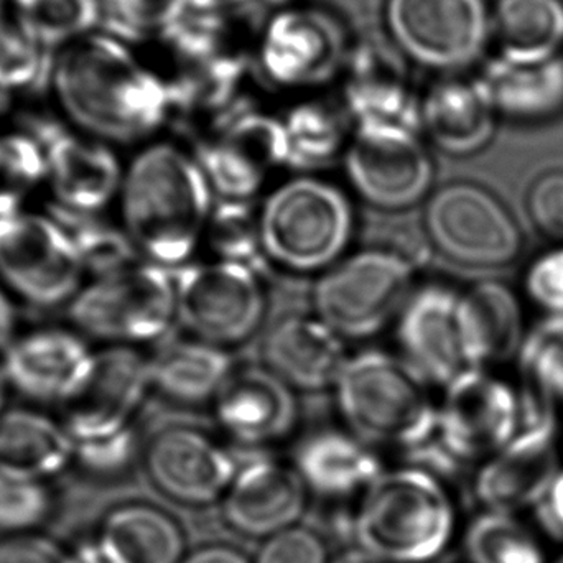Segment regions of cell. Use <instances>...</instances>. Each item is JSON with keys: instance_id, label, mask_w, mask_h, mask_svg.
Returning a JSON list of instances; mask_svg holds the SVG:
<instances>
[{"instance_id": "7a4b0ae2", "label": "cell", "mask_w": 563, "mask_h": 563, "mask_svg": "<svg viewBox=\"0 0 563 563\" xmlns=\"http://www.w3.org/2000/svg\"><path fill=\"white\" fill-rule=\"evenodd\" d=\"M217 198L194 151L152 141L125 165L121 227L142 260L175 273L203 250Z\"/></svg>"}, {"instance_id": "ab89813d", "label": "cell", "mask_w": 563, "mask_h": 563, "mask_svg": "<svg viewBox=\"0 0 563 563\" xmlns=\"http://www.w3.org/2000/svg\"><path fill=\"white\" fill-rule=\"evenodd\" d=\"M470 563H544L541 545L512 515L485 511L465 531Z\"/></svg>"}, {"instance_id": "277c9868", "label": "cell", "mask_w": 563, "mask_h": 563, "mask_svg": "<svg viewBox=\"0 0 563 563\" xmlns=\"http://www.w3.org/2000/svg\"><path fill=\"white\" fill-rule=\"evenodd\" d=\"M456 506L439 473L426 466L386 470L360 496L351 534L383 563H430L452 544Z\"/></svg>"}, {"instance_id": "7402d4cb", "label": "cell", "mask_w": 563, "mask_h": 563, "mask_svg": "<svg viewBox=\"0 0 563 563\" xmlns=\"http://www.w3.org/2000/svg\"><path fill=\"white\" fill-rule=\"evenodd\" d=\"M460 291L443 282L417 285L397 317L399 354L435 387L465 371L459 330Z\"/></svg>"}, {"instance_id": "52a82bcc", "label": "cell", "mask_w": 563, "mask_h": 563, "mask_svg": "<svg viewBox=\"0 0 563 563\" xmlns=\"http://www.w3.org/2000/svg\"><path fill=\"white\" fill-rule=\"evenodd\" d=\"M76 330L115 346L157 343L177 323L175 273L137 260L86 282L69 301Z\"/></svg>"}, {"instance_id": "e575fe53", "label": "cell", "mask_w": 563, "mask_h": 563, "mask_svg": "<svg viewBox=\"0 0 563 563\" xmlns=\"http://www.w3.org/2000/svg\"><path fill=\"white\" fill-rule=\"evenodd\" d=\"M522 427L559 423L563 410V318L549 317L526 334L518 356Z\"/></svg>"}, {"instance_id": "681fc988", "label": "cell", "mask_w": 563, "mask_h": 563, "mask_svg": "<svg viewBox=\"0 0 563 563\" xmlns=\"http://www.w3.org/2000/svg\"><path fill=\"white\" fill-rule=\"evenodd\" d=\"M180 563H253L230 544H207L187 552Z\"/></svg>"}, {"instance_id": "ac0fdd59", "label": "cell", "mask_w": 563, "mask_h": 563, "mask_svg": "<svg viewBox=\"0 0 563 563\" xmlns=\"http://www.w3.org/2000/svg\"><path fill=\"white\" fill-rule=\"evenodd\" d=\"M144 463L152 485L188 508L221 503L240 470L220 439L188 426L158 430L145 446Z\"/></svg>"}, {"instance_id": "c3c4849f", "label": "cell", "mask_w": 563, "mask_h": 563, "mask_svg": "<svg viewBox=\"0 0 563 563\" xmlns=\"http://www.w3.org/2000/svg\"><path fill=\"white\" fill-rule=\"evenodd\" d=\"M0 563H69V554L49 539L29 532L0 542Z\"/></svg>"}, {"instance_id": "11a10c76", "label": "cell", "mask_w": 563, "mask_h": 563, "mask_svg": "<svg viewBox=\"0 0 563 563\" xmlns=\"http://www.w3.org/2000/svg\"><path fill=\"white\" fill-rule=\"evenodd\" d=\"M207 2L213 3V5L223 7V9H243V7L251 5V3L257 2V0H207Z\"/></svg>"}, {"instance_id": "8fae6325", "label": "cell", "mask_w": 563, "mask_h": 563, "mask_svg": "<svg viewBox=\"0 0 563 563\" xmlns=\"http://www.w3.org/2000/svg\"><path fill=\"white\" fill-rule=\"evenodd\" d=\"M85 276L71 236L52 213L0 218V280L16 297L36 307L69 303Z\"/></svg>"}, {"instance_id": "816d5d0a", "label": "cell", "mask_w": 563, "mask_h": 563, "mask_svg": "<svg viewBox=\"0 0 563 563\" xmlns=\"http://www.w3.org/2000/svg\"><path fill=\"white\" fill-rule=\"evenodd\" d=\"M15 308L5 291L0 288V351H5L15 338Z\"/></svg>"}, {"instance_id": "f546056e", "label": "cell", "mask_w": 563, "mask_h": 563, "mask_svg": "<svg viewBox=\"0 0 563 563\" xmlns=\"http://www.w3.org/2000/svg\"><path fill=\"white\" fill-rule=\"evenodd\" d=\"M75 460V440L62 420L32 409L0 416V473L45 483Z\"/></svg>"}, {"instance_id": "8d00e7d4", "label": "cell", "mask_w": 563, "mask_h": 563, "mask_svg": "<svg viewBox=\"0 0 563 563\" xmlns=\"http://www.w3.org/2000/svg\"><path fill=\"white\" fill-rule=\"evenodd\" d=\"M52 214L68 231L86 276H91V279L114 273L134 261L142 260L125 234L124 228L121 224L115 227L102 218V213H68L53 207Z\"/></svg>"}, {"instance_id": "5bb4252c", "label": "cell", "mask_w": 563, "mask_h": 563, "mask_svg": "<svg viewBox=\"0 0 563 563\" xmlns=\"http://www.w3.org/2000/svg\"><path fill=\"white\" fill-rule=\"evenodd\" d=\"M442 389L435 442L452 462H485L522 429L518 390L493 371L466 367Z\"/></svg>"}, {"instance_id": "7c38bea8", "label": "cell", "mask_w": 563, "mask_h": 563, "mask_svg": "<svg viewBox=\"0 0 563 563\" xmlns=\"http://www.w3.org/2000/svg\"><path fill=\"white\" fill-rule=\"evenodd\" d=\"M341 164L351 191L384 211L426 200L435 175L422 134L402 125H354Z\"/></svg>"}, {"instance_id": "60d3db41", "label": "cell", "mask_w": 563, "mask_h": 563, "mask_svg": "<svg viewBox=\"0 0 563 563\" xmlns=\"http://www.w3.org/2000/svg\"><path fill=\"white\" fill-rule=\"evenodd\" d=\"M22 19L55 55L63 46L99 32L102 10L99 0H10Z\"/></svg>"}, {"instance_id": "cb8c5ba5", "label": "cell", "mask_w": 563, "mask_h": 563, "mask_svg": "<svg viewBox=\"0 0 563 563\" xmlns=\"http://www.w3.org/2000/svg\"><path fill=\"white\" fill-rule=\"evenodd\" d=\"M92 356L79 331L40 328L13 338L0 366L9 387L26 399L62 406L85 379Z\"/></svg>"}, {"instance_id": "2e32d148", "label": "cell", "mask_w": 563, "mask_h": 563, "mask_svg": "<svg viewBox=\"0 0 563 563\" xmlns=\"http://www.w3.org/2000/svg\"><path fill=\"white\" fill-rule=\"evenodd\" d=\"M152 387V356L141 347L106 344L95 351L78 389L59 406L73 440H95L134 427Z\"/></svg>"}, {"instance_id": "7dc6e473", "label": "cell", "mask_w": 563, "mask_h": 563, "mask_svg": "<svg viewBox=\"0 0 563 563\" xmlns=\"http://www.w3.org/2000/svg\"><path fill=\"white\" fill-rule=\"evenodd\" d=\"M531 213L545 234L563 240V174L548 175L536 184Z\"/></svg>"}, {"instance_id": "d6986e66", "label": "cell", "mask_w": 563, "mask_h": 563, "mask_svg": "<svg viewBox=\"0 0 563 563\" xmlns=\"http://www.w3.org/2000/svg\"><path fill=\"white\" fill-rule=\"evenodd\" d=\"M338 82L341 106L353 125H402L420 132L422 92L393 43L354 42Z\"/></svg>"}, {"instance_id": "9a60e30c", "label": "cell", "mask_w": 563, "mask_h": 563, "mask_svg": "<svg viewBox=\"0 0 563 563\" xmlns=\"http://www.w3.org/2000/svg\"><path fill=\"white\" fill-rule=\"evenodd\" d=\"M423 224L433 246L465 266H505L521 251L515 218L488 190L468 181L429 195Z\"/></svg>"}, {"instance_id": "6da1fadb", "label": "cell", "mask_w": 563, "mask_h": 563, "mask_svg": "<svg viewBox=\"0 0 563 563\" xmlns=\"http://www.w3.org/2000/svg\"><path fill=\"white\" fill-rule=\"evenodd\" d=\"M48 82L76 131L108 144L151 137L172 122L167 82L132 45L102 30L58 49Z\"/></svg>"}, {"instance_id": "f35d334b", "label": "cell", "mask_w": 563, "mask_h": 563, "mask_svg": "<svg viewBox=\"0 0 563 563\" xmlns=\"http://www.w3.org/2000/svg\"><path fill=\"white\" fill-rule=\"evenodd\" d=\"M53 55L12 2L0 9V85L10 92L48 81Z\"/></svg>"}, {"instance_id": "680465c9", "label": "cell", "mask_w": 563, "mask_h": 563, "mask_svg": "<svg viewBox=\"0 0 563 563\" xmlns=\"http://www.w3.org/2000/svg\"><path fill=\"white\" fill-rule=\"evenodd\" d=\"M9 2L10 0H0V9H3V7H5Z\"/></svg>"}, {"instance_id": "4fadbf2b", "label": "cell", "mask_w": 563, "mask_h": 563, "mask_svg": "<svg viewBox=\"0 0 563 563\" xmlns=\"http://www.w3.org/2000/svg\"><path fill=\"white\" fill-rule=\"evenodd\" d=\"M198 161L223 200L254 201L290 168L280 114L251 104L201 135Z\"/></svg>"}, {"instance_id": "8992f818", "label": "cell", "mask_w": 563, "mask_h": 563, "mask_svg": "<svg viewBox=\"0 0 563 563\" xmlns=\"http://www.w3.org/2000/svg\"><path fill=\"white\" fill-rule=\"evenodd\" d=\"M419 266L400 250L387 246L350 251L317 277L313 313L346 341H363L396 323L416 290Z\"/></svg>"}, {"instance_id": "83f0119b", "label": "cell", "mask_w": 563, "mask_h": 563, "mask_svg": "<svg viewBox=\"0 0 563 563\" xmlns=\"http://www.w3.org/2000/svg\"><path fill=\"white\" fill-rule=\"evenodd\" d=\"M498 112L475 79L445 76L420 99V134L450 155H472L492 141Z\"/></svg>"}, {"instance_id": "bcb514c9", "label": "cell", "mask_w": 563, "mask_h": 563, "mask_svg": "<svg viewBox=\"0 0 563 563\" xmlns=\"http://www.w3.org/2000/svg\"><path fill=\"white\" fill-rule=\"evenodd\" d=\"M529 298L551 317L563 318V246L548 251L526 274Z\"/></svg>"}, {"instance_id": "9f6ffc18", "label": "cell", "mask_w": 563, "mask_h": 563, "mask_svg": "<svg viewBox=\"0 0 563 563\" xmlns=\"http://www.w3.org/2000/svg\"><path fill=\"white\" fill-rule=\"evenodd\" d=\"M10 102H12V92L0 85V115H3L9 111Z\"/></svg>"}, {"instance_id": "91938a15", "label": "cell", "mask_w": 563, "mask_h": 563, "mask_svg": "<svg viewBox=\"0 0 563 563\" xmlns=\"http://www.w3.org/2000/svg\"><path fill=\"white\" fill-rule=\"evenodd\" d=\"M554 563H563V554L561 555V558L558 559V561H555Z\"/></svg>"}, {"instance_id": "e0dca14e", "label": "cell", "mask_w": 563, "mask_h": 563, "mask_svg": "<svg viewBox=\"0 0 563 563\" xmlns=\"http://www.w3.org/2000/svg\"><path fill=\"white\" fill-rule=\"evenodd\" d=\"M25 131L45 152V187L53 207L98 214L119 200L125 165L111 144L43 118L30 119Z\"/></svg>"}, {"instance_id": "ffe728a7", "label": "cell", "mask_w": 563, "mask_h": 563, "mask_svg": "<svg viewBox=\"0 0 563 563\" xmlns=\"http://www.w3.org/2000/svg\"><path fill=\"white\" fill-rule=\"evenodd\" d=\"M559 423L526 426L518 435L483 462L475 476V496L485 511L512 515L539 508L562 472Z\"/></svg>"}, {"instance_id": "5b68a950", "label": "cell", "mask_w": 563, "mask_h": 563, "mask_svg": "<svg viewBox=\"0 0 563 563\" xmlns=\"http://www.w3.org/2000/svg\"><path fill=\"white\" fill-rule=\"evenodd\" d=\"M257 213L266 263L295 276L330 269L350 253L356 234L350 195L320 175L298 174L274 185Z\"/></svg>"}, {"instance_id": "f5cc1de1", "label": "cell", "mask_w": 563, "mask_h": 563, "mask_svg": "<svg viewBox=\"0 0 563 563\" xmlns=\"http://www.w3.org/2000/svg\"><path fill=\"white\" fill-rule=\"evenodd\" d=\"M69 563H111L102 554L99 549L98 542L96 544H88L85 548L78 549L75 554H69Z\"/></svg>"}, {"instance_id": "74e56055", "label": "cell", "mask_w": 563, "mask_h": 563, "mask_svg": "<svg viewBox=\"0 0 563 563\" xmlns=\"http://www.w3.org/2000/svg\"><path fill=\"white\" fill-rule=\"evenodd\" d=\"M45 181L40 142L29 131H0V218L25 211Z\"/></svg>"}, {"instance_id": "3957f363", "label": "cell", "mask_w": 563, "mask_h": 563, "mask_svg": "<svg viewBox=\"0 0 563 563\" xmlns=\"http://www.w3.org/2000/svg\"><path fill=\"white\" fill-rule=\"evenodd\" d=\"M435 386L399 353H351L334 384L344 429L376 450H422L435 442Z\"/></svg>"}, {"instance_id": "9c48e42d", "label": "cell", "mask_w": 563, "mask_h": 563, "mask_svg": "<svg viewBox=\"0 0 563 563\" xmlns=\"http://www.w3.org/2000/svg\"><path fill=\"white\" fill-rule=\"evenodd\" d=\"M177 323L218 346L250 340L266 318L263 273L223 261H194L175 271Z\"/></svg>"}, {"instance_id": "f907efd6", "label": "cell", "mask_w": 563, "mask_h": 563, "mask_svg": "<svg viewBox=\"0 0 563 563\" xmlns=\"http://www.w3.org/2000/svg\"><path fill=\"white\" fill-rule=\"evenodd\" d=\"M538 509H541L542 521L549 531L563 536V470L555 478L548 498Z\"/></svg>"}, {"instance_id": "b9f144b4", "label": "cell", "mask_w": 563, "mask_h": 563, "mask_svg": "<svg viewBox=\"0 0 563 563\" xmlns=\"http://www.w3.org/2000/svg\"><path fill=\"white\" fill-rule=\"evenodd\" d=\"M102 32L135 45L151 42L174 12L178 0H99Z\"/></svg>"}, {"instance_id": "1f68e13d", "label": "cell", "mask_w": 563, "mask_h": 563, "mask_svg": "<svg viewBox=\"0 0 563 563\" xmlns=\"http://www.w3.org/2000/svg\"><path fill=\"white\" fill-rule=\"evenodd\" d=\"M476 81L498 114L534 121L563 109L562 55L531 65L496 56Z\"/></svg>"}, {"instance_id": "ba28073f", "label": "cell", "mask_w": 563, "mask_h": 563, "mask_svg": "<svg viewBox=\"0 0 563 563\" xmlns=\"http://www.w3.org/2000/svg\"><path fill=\"white\" fill-rule=\"evenodd\" d=\"M353 43L336 13L317 3L290 0L264 20L254 68L274 88L313 95L338 82Z\"/></svg>"}, {"instance_id": "7bdbcfd3", "label": "cell", "mask_w": 563, "mask_h": 563, "mask_svg": "<svg viewBox=\"0 0 563 563\" xmlns=\"http://www.w3.org/2000/svg\"><path fill=\"white\" fill-rule=\"evenodd\" d=\"M49 511L52 496L43 483L0 473V534H29Z\"/></svg>"}, {"instance_id": "44dd1931", "label": "cell", "mask_w": 563, "mask_h": 563, "mask_svg": "<svg viewBox=\"0 0 563 563\" xmlns=\"http://www.w3.org/2000/svg\"><path fill=\"white\" fill-rule=\"evenodd\" d=\"M310 496L291 463L251 460L240 466L221 499V515L236 534L267 541L297 528L307 512Z\"/></svg>"}, {"instance_id": "ee69618b", "label": "cell", "mask_w": 563, "mask_h": 563, "mask_svg": "<svg viewBox=\"0 0 563 563\" xmlns=\"http://www.w3.org/2000/svg\"><path fill=\"white\" fill-rule=\"evenodd\" d=\"M139 437L134 427L95 440H75V460L88 473L102 478L122 475L137 455Z\"/></svg>"}, {"instance_id": "484cf974", "label": "cell", "mask_w": 563, "mask_h": 563, "mask_svg": "<svg viewBox=\"0 0 563 563\" xmlns=\"http://www.w3.org/2000/svg\"><path fill=\"white\" fill-rule=\"evenodd\" d=\"M310 495L328 501L357 498L384 472L379 452L347 429H320L308 433L294 463Z\"/></svg>"}, {"instance_id": "6f0895ef", "label": "cell", "mask_w": 563, "mask_h": 563, "mask_svg": "<svg viewBox=\"0 0 563 563\" xmlns=\"http://www.w3.org/2000/svg\"><path fill=\"white\" fill-rule=\"evenodd\" d=\"M7 390H9V383H7L5 374H3L2 366H0V416L3 413V406H5Z\"/></svg>"}, {"instance_id": "836d02e7", "label": "cell", "mask_w": 563, "mask_h": 563, "mask_svg": "<svg viewBox=\"0 0 563 563\" xmlns=\"http://www.w3.org/2000/svg\"><path fill=\"white\" fill-rule=\"evenodd\" d=\"M498 56L512 63L548 62L561 56L563 0H498L492 12Z\"/></svg>"}, {"instance_id": "d590c367", "label": "cell", "mask_w": 563, "mask_h": 563, "mask_svg": "<svg viewBox=\"0 0 563 563\" xmlns=\"http://www.w3.org/2000/svg\"><path fill=\"white\" fill-rule=\"evenodd\" d=\"M203 250L208 260L241 264L261 273L267 263L261 241L257 205L218 198L208 221Z\"/></svg>"}, {"instance_id": "f1b7e54d", "label": "cell", "mask_w": 563, "mask_h": 563, "mask_svg": "<svg viewBox=\"0 0 563 563\" xmlns=\"http://www.w3.org/2000/svg\"><path fill=\"white\" fill-rule=\"evenodd\" d=\"M236 369L228 347L190 336L152 356V387L175 406H211Z\"/></svg>"}, {"instance_id": "603a6c76", "label": "cell", "mask_w": 563, "mask_h": 563, "mask_svg": "<svg viewBox=\"0 0 563 563\" xmlns=\"http://www.w3.org/2000/svg\"><path fill=\"white\" fill-rule=\"evenodd\" d=\"M211 410L224 439L246 449L284 442L298 422L295 390L266 366L234 371Z\"/></svg>"}, {"instance_id": "30bf717a", "label": "cell", "mask_w": 563, "mask_h": 563, "mask_svg": "<svg viewBox=\"0 0 563 563\" xmlns=\"http://www.w3.org/2000/svg\"><path fill=\"white\" fill-rule=\"evenodd\" d=\"M384 26L404 58L435 73L473 65L492 38L486 0H386Z\"/></svg>"}, {"instance_id": "f6af8a7d", "label": "cell", "mask_w": 563, "mask_h": 563, "mask_svg": "<svg viewBox=\"0 0 563 563\" xmlns=\"http://www.w3.org/2000/svg\"><path fill=\"white\" fill-rule=\"evenodd\" d=\"M253 563H330V555L317 532L297 526L264 541Z\"/></svg>"}, {"instance_id": "4316f807", "label": "cell", "mask_w": 563, "mask_h": 563, "mask_svg": "<svg viewBox=\"0 0 563 563\" xmlns=\"http://www.w3.org/2000/svg\"><path fill=\"white\" fill-rule=\"evenodd\" d=\"M459 330L466 366L489 371L518 357L528 334L515 291L493 280L460 291Z\"/></svg>"}, {"instance_id": "db71d44e", "label": "cell", "mask_w": 563, "mask_h": 563, "mask_svg": "<svg viewBox=\"0 0 563 563\" xmlns=\"http://www.w3.org/2000/svg\"><path fill=\"white\" fill-rule=\"evenodd\" d=\"M330 563H383L377 561L373 555L361 549H347V551L340 552L336 558L330 559Z\"/></svg>"}, {"instance_id": "4dcf8cb0", "label": "cell", "mask_w": 563, "mask_h": 563, "mask_svg": "<svg viewBox=\"0 0 563 563\" xmlns=\"http://www.w3.org/2000/svg\"><path fill=\"white\" fill-rule=\"evenodd\" d=\"M98 545L111 563H180L187 555L180 521L147 503L112 509L102 522Z\"/></svg>"}, {"instance_id": "d4e9b609", "label": "cell", "mask_w": 563, "mask_h": 563, "mask_svg": "<svg viewBox=\"0 0 563 563\" xmlns=\"http://www.w3.org/2000/svg\"><path fill=\"white\" fill-rule=\"evenodd\" d=\"M266 367L294 390L333 389L351 353L347 341L314 313L280 317L264 338Z\"/></svg>"}, {"instance_id": "d6a6232c", "label": "cell", "mask_w": 563, "mask_h": 563, "mask_svg": "<svg viewBox=\"0 0 563 563\" xmlns=\"http://www.w3.org/2000/svg\"><path fill=\"white\" fill-rule=\"evenodd\" d=\"M280 118L287 135L290 168L308 174L343 158L354 125L340 101L300 96Z\"/></svg>"}]
</instances>
